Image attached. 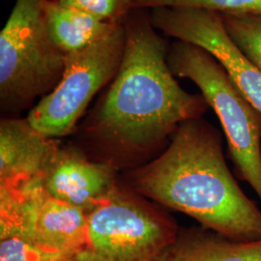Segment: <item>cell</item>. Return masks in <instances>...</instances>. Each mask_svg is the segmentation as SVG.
Wrapping results in <instances>:
<instances>
[{
    "label": "cell",
    "instance_id": "6da1fadb",
    "mask_svg": "<svg viewBox=\"0 0 261 261\" xmlns=\"http://www.w3.org/2000/svg\"><path fill=\"white\" fill-rule=\"evenodd\" d=\"M133 10L124 20L126 45L120 69L87 122L105 146L121 155L148 152L183 122L202 117L201 94L178 84L168 63V47L149 16Z\"/></svg>",
    "mask_w": 261,
    "mask_h": 261
},
{
    "label": "cell",
    "instance_id": "7c38bea8",
    "mask_svg": "<svg viewBox=\"0 0 261 261\" xmlns=\"http://www.w3.org/2000/svg\"><path fill=\"white\" fill-rule=\"evenodd\" d=\"M169 261H261V240L243 242L199 231L179 234Z\"/></svg>",
    "mask_w": 261,
    "mask_h": 261
},
{
    "label": "cell",
    "instance_id": "52a82bcc",
    "mask_svg": "<svg viewBox=\"0 0 261 261\" xmlns=\"http://www.w3.org/2000/svg\"><path fill=\"white\" fill-rule=\"evenodd\" d=\"M18 237L77 257L87 243V215L49 196L40 178L0 188V239Z\"/></svg>",
    "mask_w": 261,
    "mask_h": 261
},
{
    "label": "cell",
    "instance_id": "ba28073f",
    "mask_svg": "<svg viewBox=\"0 0 261 261\" xmlns=\"http://www.w3.org/2000/svg\"><path fill=\"white\" fill-rule=\"evenodd\" d=\"M149 19L157 30L208 51L224 67L243 96L261 113V71L234 45L219 13L162 7L151 9Z\"/></svg>",
    "mask_w": 261,
    "mask_h": 261
},
{
    "label": "cell",
    "instance_id": "30bf717a",
    "mask_svg": "<svg viewBox=\"0 0 261 261\" xmlns=\"http://www.w3.org/2000/svg\"><path fill=\"white\" fill-rule=\"evenodd\" d=\"M60 148L28 118L5 117L0 122V188L42 178Z\"/></svg>",
    "mask_w": 261,
    "mask_h": 261
},
{
    "label": "cell",
    "instance_id": "4fadbf2b",
    "mask_svg": "<svg viewBox=\"0 0 261 261\" xmlns=\"http://www.w3.org/2000/svg\"><path fill=\"white\" fill-rule=\"evenodd\" d=\"M226 33L237 48L261 71V14H220Z\"/></svg>",
    "mask_w": 261,
    "mask_h": 261
},
{
    "label": "cell",
    "instance_id": "8fae6325",
    "mask_svg": "<svg viewBox=\"0 0 261 261\" xmlns=\"http://www.w3.org/2000/svg\"><path fill=\"white\" fill-rule=\"evenodd\" d=\"M43 11L50 38L65 56L99 42L120 24L56 0H43Z\"/></svg>",
    "mask_w": 261,
    "mask_h": 261
},
{
    "label": "cell",
    "instance_id": "277c9868",
    "mask_svg": "<svg viewBox=\"0 0 261 261\" xmlns=\"http://www.w3.org/2000/svg\"><path fill=\"white\" fill-rule=\"evenodd\" d=\"M172 74L192 81L221 122L239 177L261 202V113L239 91L224 67L205 49L176 41L168 47Z\"/></svg>",
    "mask_w": 261,
    "mask_h": 261
},
{
    "label": "cell",
    "instance_id": "5bb4252c",
    "mask_svg": "<svg viewBox=\"0 0 261 261\" xmlns=\"http://www.w3.org/2000/svg\"><path fill=\"white\" fill-rule=\"evenodd\" d=\"M162 7L208 10L219 14H261V0H132L133 10Z\"/></svg>",
    "mask_w": 261,
    "mask_h": 261
},
{
    "label": "cell",
    "instance_id": "5b68a950",
    "mask_svg": "<svg viewBox=\"0 0 261 261\" xmlns=\"http://www.w3.org/2000/svg\"><path fill=\"white\" fill-rule=\"evenodd\" d=\"M177 226L168 215L117 186L87 214V243L79 261H169Z\"/></svg>",
    "mask_w": 261,
    "mask_h": 261
},
{
    "label": "cell",
    "instance_id": "7a4b0ae2",
    "mask_svg": "<svg viewBox=\"0 0 261 261\" xmlns=\"http://www.w3.org/2000/svg\"><path fill=\"white\" fill-rule=\"evenodd\" d=\"M132 185L226 238L261 240V210L227 167L221 134L201 117L180 124L168 148L133 173Z\"/></svg>",
    "mask_w": 261,
    "mask_h": 261
},
{
    "label": "cell",
    "instance_id": "e0dca14e",
    "mask_svg": "<svg viewBox=\"0 0 261 261\" xmlns=\"http://www.w3.org/2000/svg\"><path fill=\"white\" fill-rule=\"evenodd\" d=\"M69 261H79V260H77V258H74V259H71V260H69Z\"/></svg>",
    "mask_w": 261,
    "mask_h": 261
},
{
    "label": "cell",
    "instance_id": "9c48e42d",
    "mask_svg": "<svg viewBox=\"0 0 261 261\" xmlns=\"http://www.w3.org/2000/svg\"><path fill=\"white\" fill-rule=\"evenodd\" d=\"M41 184L47 194L89 214L117 187L111 165L86 158L74 148L60 147Z\"/></svg>",
    "mask_w": 261,
    "mask_h": 261
},
{
    "label": "cell",
    "instance_id": "2e32d148",
    "mask_svg": "<svg viewBox=\"0 0 261 261\" xmlns=\"http://www.w3.org/2000/svg\"><path fill=\"white\" fill-rule=\"evenodd\" d=\"M57 2L90 13L106 21L121 23L129 16L132 0H56Z\"/></svg>",
    "mask_w": 261,
    "mask_h": 261
},
{
    "label": "cell",
    "instance_id": "3957f363",
    "mask_svg": "<svg viewBox=\"0 0 261 261\" xmlns=\"http://www.w3.org/2000/svg\"><path fill=\"white\" fill-rule=\"evenodd\" d=\"M65 55L47 30L43 0H16L0 32V107L12 117L59 84Z\"/></svg>",
    "mask_w": 261,
    "mask_h": 261
},
{
    "label": "cell",
    "instance_id": "8992f818",
    "mask_svg": "<svg viewBox=\"0 0 261 261\" xmlns=\"http://www.w3.org/2000/svg\"><path fill=\"white\" fill-rule=\"evenodd\" d=\"M125 45L123 21L99 42L66 55L59 84L28 113L32 127L51 139L71 134L94 96L117 75Z\"/></svg>",
    "mask_w": 261,
    "mask_h": 261
},
{
    "label": "cell",
    "instance_id": "9a60e30c",
    "mask_svg": "<svg viewBox=\"0 0 261 261\" xmlns=\"http://www.w3.org/2000/svg\"><path fill=\"white\" fill-rule=\"evenodd\" d=\"M75 256L53 252L18 237L0 239V261H69Z\"/></svg>",
    "mask_w": 261,
    "mask_h": 261
}]
</instances>
